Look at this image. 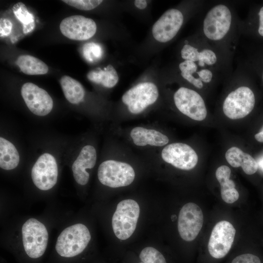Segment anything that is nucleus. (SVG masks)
<instances>
[{
  "label": "nucleus",
  "instance_id": "obj_1",
  "mask_svg": "<svg viewBox=\"0 0 263 263\" xmlns=\"http://www.w3.org/2000/svg\"><path fill=\"white\" fill-rule=\"evenodd\" d=\"M91 238L89 230L82 224H76L65 228L57 237L55 249L57 255L66 259L81 255Z\"/></svg>",
  "mask_w": 263,
  "mask_h": 263
},
{
  "label": "nucleus",
  "instance_id": "obj_2",
  "mask_svg": "<svg viewBox=\"0 0 263 263\" xmlns=\"http://www.w3.org/2000/svg\"><path fill=\"white\" fill-rule=\"evenodd\" d=\"M140 214L138 204L129 199L120 201L113 216L112 225L116 237L121 240L129 239L134 232Z\"/></svg>",
  "mask_w": 263,
  "mask_h": 263
},
{
  "label": "nucleus",
  "instance_id": "obj_3",
  "mask_svg": "<svg viewBox=\"0 0 263 263\" xmlns=\"http://www.w3.org/2000/svg\"><path fill=\"white\" fill-rule=\"evenodd\" d=\"M22 244L26 255L33 260L41 258L47 248L48 233L45 225L35 218H30L21 228Z\"/></svg>",
  "mask_w": 263,
  "mask_h": 263
},
{
  "label": "nucleus",
  "instance_id": "obj_4",
  "mask_svg": "<svg viewBox=\"0 0 263 263\" xmlns=\"http://www.w3.org/2000/svg\"><path fill=\"white\" fill-rule=\"evenodd\" d=\"M97 176L103 185L116 188L132 184L135 178V172L132 167L128 163L108 160L100 165Z\"/></svg>",
  "mask_w": 263,
  "mask_h": 263
},
{
  "label": "nucleus",
  "instance_id": "obj_5",
  "mask_svg": "<svg viewBox=\"0 0 263 263\" xmlns=\"http://www.w3.org/2000/svg\"><path fill=\"white\" fill-rule=\"evenodd\" d=\"M255 103L252 91L246 86L240 87L226 96L223 103V112L230 119L242 118L252 112Z\"/></svg>",
  "mask_w": 263,
  "mask_h": 263
},
{
  "label": "nucleus",
  "instance_id": "obj_6",
  "mask_svg": "<svg viewBox=\"0 0 263 263\" xmlns=\"http://www.w3.org/2000/svg\"><path fill=\"white\" fill-rule=\"evenodd\" d=\"M156 86L151 82L139 83L127 91L122 96V102L132 113L142 112L148 106L153 104L158 97Z\"/></svg>",
  "mask_w": 263,
  "mask_h": 263
},
{
  "label": "nucleus",
  "instance_id": "obj_7",
  "mask_svg": "<svg viewBox=\"0 0 263 263\" xmlns=\"http://www.w3.org/2000/svg\"><path fill=\"white\" fill-rule=\"evenodd\" d=\"M231 20V13L226 6H215L208 12L204 20L205 36L213 40L222 39L230 29Z\"/></svg>",
  "mask_w": 263,
  "mask_h": 263
},
{
  "label": "nucleus",
  "instance_id": "obj_8",
  "mask_svg": "<svg viewBox=\"0 0 263 263\" xmlns=\"http://www.w3.org/2000/svg\"><path fill=\"white\" fill-rule=\"evenodd\" d=\"M236 233L233 225L226 221L217 223L213 227L208 243L210 255L216 259L224 258L230 250Z\"/></svg>",
  "mask_w": 263,
  "mask_h": 263
},
{
  "label": "nucleus",
  "instance_id": "obj_9",
  "mask_svg": "<svg viewBox=\"0 0 263 263\" xmlns=\"http://www.w3.org/2000/svg\"><path fill=\"white\" fill-rule=\"evenodd\" d=\"M203 214L196 204L189 202L181 208L178 219V230L184 240H194L199 233L203 224Z\"/></svg>",
  "mask_w": 263,
  "mask_h": 263
},
{
  "label": "nucleus",
  "instance_id": "obj_10",
  "mask_svg": "<svg viewBox=\"0 0 263 263\" xmlns=\"http://www.w3.org/2000/svg\"><path fill=\"white\" fill-rule=\"evenodd\" d=\"M174 101L177 108L184 114L197 121L203 120L207 111L201 96L194 90L180 88L174 94Z\"/></svg>",
  "mask_w": 263,
  "mask_h": 263
},
{
  "label": "nucleus",
  "instance_id": "obj_11",
  "mask_svg": "<svg viewBox=\"0 0 263 263\" xmlns=\"http://www.w3.org/2000/svg\"><path fill=\"white\" fill-rule=\"evenodd\" d=\"M57 176L58 168L56 159L48 153L40 155L32 169L33 182L42 190L52 188L56 183Z\"/></svg>",
  "mask_w": 263,
  "mask_h": 263
},
{
  "label": "nucleus",
  "instance_id": "obj_12",
  "mask_svg": "<svg viewBox=\"0 0 263 263\" xmlns=\"http://www.w3.org/2000/svg\"><path fill=\"white\" fill-rule=\"evenodd\" d=\"M161 156L166 162L183 170L194 168L198 159L195 150L189 145L182 143L167 145L163 149Z\"/></svg>",
  "mask_w": 263,
  "mask_h": 263
},
{
  "label": "nucleus",
  "instance_id": "obj_13",
  "mask_svg": "<svg viewBox=\"0 0 263 263\" xmlns=\"http://www.w3.org/2000/svg\"><path fill=\"white\" fill-rule=\"evenodd\" d=\"M21 94L28 108L37 115H46L53 109L52 97L45 90L34 83H24L21 88Z\"/></svg>",
  "mask_w": 263,
  "mask_h": 263
},
{
  "label": "nucleus",
  "instance_id": "obj_14",
  "mask_svg": "<svg viewBox=\"0 0 263 263\" xmlns=\"http://www.w3.org/2000/svg\"><path fill=\"white\" fill-rule=\"evenodd\" d=\"M59 28L64 36L76 40L90 38L94 36L97 28L94 20L80 15L65 18L61 21Z\"/></svg>",
  "mask_w": 263,
  "mask_h": 263
},
{
  "label": "nucleus",
  "instance_id": "obj_15",
  "mask_svg": "<svg viewBox=\"0 0 263 263\" xmlns=\"http://www.w3.org/2000/svg\"><path fill=\"white\" fill-rule=\"evenodd\" d=\"M183 20V15L179 10H168L153 25L152 33L154 38L160 42L170 40L181 28Z\"/></svg>",
  "mask_w": 263,
  "mask_h": 263
},
{
  "label": "nucleus",
  "instance_id": "obj_16",
  "mask_svg": "<svg viewBox=\"0 0 263 263\" xmlns=\"http://www.w3.org/2000/svg\"><path fill=\"white\" fill-rule=\"evenodd\" d=\"M96 161L95 148L91 145L83 147L72 166L74 179L78 184L84 186L87 184L89 174L86 169L93 168Z\"/></svg>",
  "mask_w": 263,
  "mask_h": 263
},
{
  "label": "nucleus",
  "instance_id": "obj_17",
  "mask_svg": "<svg viewBox=\"0 0 263 263\" xmlns=\"http://www.w3.org/2000/svg\"><path fill=\"white\" fill-rule=\"evenodd\" d=\"M134 144L138 146L147 145L161 147L169 142V138L160 132L137 127L132 129L130 133Z\"/></svg>",
  "mask_w": 263,
  "mask_h": 263
},
{
  "label": "nucleus",
  "instance_id": "obj_18",
  "mask_svg": "<svg viewBox=\"0 0 263 263\" xmlns=\"http://www.w3.org/2000/svg\"><path fill=\"white\" fill-rule=\"evenodd\" d=\"M225 157L228 163L233 167H241L247 174L255 173L258 169L257 161L250 155L244 152L239 148L232 147L226 152Z\"/></svg>",
  "mask_w": 263,
  "mask_h": 263
},
{
  "label": "nucleus",
  "instance_id": "obj_19",
  "mask_svg": "<svg viewBox=\"0 0 263 263\" xmlns=\"http://www.w3.org/2000/svg\"><path fill=\"white\" fill-rule=\"evenodd\" d=\"M230 168L225 165L218 168L215 172L216 177L221 185L222 198L228 204L236 202L239 197L234 182L230 179Z\"/></svg>",
  "mask_w": 263,
  "mask_h": 263
},
{
  "label": "nucleus",
  "instance_id": "obj_20",
  "mask_svg": "<svg viewBox=\"0 0 263 263\" xmlns=\"http://www.w3.org/2000/svg\"><path fill=\"white\" fill-rule=\"evenodd\" d=\"M60 83L64 95L70 103L77 104L83 100L85 90L77 80L69 76L63 75L60 78Z\"/></svg>",
  "mask_w": 263,
  "mask_h": 263
},
{
  "label": "nucleus",
  "instance_id": "obj_21",
  "mask_svg": "<svg viewBox=\"0 0 263 263\" xmlns=\"http://www.w3.org/2000/svg\"><path fill=\"white\" fill-rule=\"evenodd\" d=\"M19 162V155L15 146L10 141L0 137V167L4 170L16 168Z\"/></svg>",
  "mask_w": 263,
  "mask_h": 263
},
{
  "label": "nucleus",
  "instance_id": "obj_22",
  "mask_svg": "<svg viewBox=\"0 0 263 263\" xmlns=\"http://www.w3.org/2000/svg\"><path fill=\"white\" fill-rule=\"evenodd\" d=\"M87 76L90 81L109 88L114 87L119 79L116 71L111 65H108L103 70L98 68L92 70Z\"/></svg>",
  "mask_w": 263,
  "mask_h": 263
},
{
  "label": "nucleus",
  "instance_id": "obj_23",
  "mask_svg": "<svg viewBox=\"0 0 263 263\" xmlns=\"http://www.w3.org/2000/svg\"><path fill=\"white\" fill-rule=\"evenodd\" d=\"M16 64L22 72L28 75H44L49 70L48 66L44 62L30 55L19 56Z\"/></svg>",
  "mask_w": 263,
  "mask_h": 263
},
{
  "label": "nucleus",
  "instance_id": "obj_24",
  "mask_svg": "<svg viewBox=\"0 0 263 263\" xmlns=\"http://www.w3.org/2000/svg\"><path fill=\"white\" fill-rule=\"evenodd\" d=\"M13 11L16 18L22 23L24 34H27L34 30L35 27L34 17L23 3L19 2L16 3L13 6Z\"/></svg>",
  "mask_w": 263,
  "mask_h": 263
},
{
  "label": "nucleus",
  "instance_id": "obj_25",
  "mask_svg": "<svg viewBox=\"0 0 263 263\" xmlns=\"http://www.w3.org/2000/svg\"><path fill=\"white\" fill-rule=\"evenodd\" d=\"M179 67L184 78L197 88L201 89L203 87L202 81L193 75L197 70V66L195 62L185 60L180 63Z\"/></svg>",
  "mask_w": 263,
  "mask_h": 263
},
{
  "label": "nucleus",
  "instance_id": "obj_26",
  "mask_svg": "<svg viewBox=\"0 0 263 263\" xmlns=\"http://www.w3.org/2000/svg\"><path fill=\"white\" fill-rule=\"evenodd\" d=\"M139 258L143 263H167L163 254L156 248L150 246L141 250Z\"/></svg>",
  "mask_w": 263,
  "mask_h": 263
},
{
  "label": "nucleus",
  "instance_id": "obj_27",
  "mask_svg": "<svg viewBox=\"0 0 263 263\" xmlns=\"http://www.w3.org/2000/svg\"><path fill=\"white\" fill-rule=\"evenodd\" d=\"M82 50L84 58L91 62L99 59L103 54V50L100 45L94 42L85 44Z\"/></svg>",
  "mask_w": 263,
  "mask_h": 263
},
{
  "label": "nucleus",
  "instance_id": "obj_28",
  "mask_svg": "<svg viewBox=\"0 0 263 263\" xmlns=\"http://www.w3.org/2000/svg\"><path fill=\"white\" fill-rule=\"evenodd\" d=\"M62 1L70 6L82 10H92L103 1L101 0H63Z\"/></svg>",
  "mask_w": 263,
  "mask_h": 263
},
{
  "label": "nucleus",
  "instance_id": "obj_29",
  "mask_svg": "<svg viewBox=\"0 0 263 263\" xmlns=\"http://www.w3.org/2000/svg\"><path fill=\"white\" fill-rule=\"evenodd\" d=\"M199 65L203 67L205 64L211 65L217 61V57L212 51L209 49H204L199 52Z\"/></svg>",
  "mask_w": 263,
  "mask_h": 263
},
{
  "label": "nucleus",
  "instance_id": "obj_30",
  "mask_svg": "<svg viewBox=\"0 0 263 263\" xmlns=\"http://www.w3.org/2000/svg\"><path fill=\"white\" fill-rule=\"evenodd\" d=\"M182 57L185 60H189L193 62L199 60V55L197 48L188 44H185L181 50Z\"/></svg>",
  "mask_w": 263,
  "mask_h": 263
},
{
  "label": "nucleus",
  "instance_id": "obj_31",
  "mask_svg": "<svg viewBox=\"0 0 263 263\" xmlns=\"http://www.w3.org/2000/svg\"><path fill=\"white\" fill-rule=\"evenodd\" d=\"M231 263H261L260 258L251 253H244L236 256Z\"/></svg>",
  "mask_w": 263,
  "mask_h": 263
},
{
  "label": "nucleus",
  "instance_id": "obj_32",
  "mask_svg": "<svg viewBox=\"0 0 263 263\" xmlns=\"http://www.w3.org/2000/svg\"><path fill=\"white\" fill-rule=\"evenodd\" d=\"M12 23L8 19L2 18L0 19V37L9 36L12 28Z\"/></svg>",
  "mask_w": 263,
  "mask_h": 263
},
{
  "label": "nucleus",
  "instance_id": "obj_33",
  "mask_svg": "<svg viewBox=\"0 0 263 263\" xmlns=\"http://www.w3.org/2000/svg\"><path fill=\"white\" fill-rule=\"evenodd\" d=\"M199 78L205 83L210 82L212 78V72L208 69H202L197 73Z\"/></svg>",
  "mask_w": 263,
  "mask_h": 263
},
{
  "label": "nucleus",
  "instance_id": "obj_34",
  "mask_svg": "<svg viewBox=\"0 0 263 263\" xmlns=\"http://www.w3.org/2000/svg\"><path fill=\"white\" fill-rule=\"evenodd\" d=\"M259 16V26L258 28V32L261 36L263 37V6L260 10Z\"/></svg>",
  "mask_w": 263,
  "mask_h": 263
},
{
  "label": "nucleus",
  "instance_id": "obj_35",
  "mask_svg": "<svg viewBox=\"0 0 263 263\" xmlns=\"http://www.w3.org/2000/svg\"><path fill=\"white\" fill-rule=\"evenodd\" d=\"M135 6L140 9H144L147 6V1L145 0H136L134 1Z\"/></svg>",
  "mask_w": 263,
  "mask_h": 263
},
{
  "label": "nucleus",
  "instance_id": "obj_36",
  "mask_svg": "<svg viewBox=\"0 0 263 263\" xmlns=\"http://www.w3.org/2000/svg\"><path fill=\"white\" fill-rule=\"evenodd\" d=\"M255 138L260 142H263V127L260 132L255 135Z\"/></svg>",
  "mask_w": 263,
  "mask_h": 263
},
{
  "label": "nucleus",
  "instance_id": "obj_37",
  "mask_svg": "<svg viewBox=\"0 0 263 263\" xmlns=\"http://www.w3.org/2000/svg\"><path fill=\"white\" fill-rule=\"evenodd\" d=\"M257 162L258 165V167H259L260 169L263 171V157L260 158L258 160V161Z\"/></svg>",
  "mask_w": 263,
  "mask_h": 263
},
{
  "label": "nucleus",
  "instance_id": "obj_38",
  "mask_svg": "<svg viewBox=\"0 0 263 263\" xmlns=\"http://www.w3.org/2000/svg\"></svg>",
  "mask_w": 263,
  "mask_h": 263
},
{
  "label": "nucleus",
  "instance_id": "obj_39",
  "mask_svg": "<svg viewBox=\"0 0 263 263\" xmlns=\"http://www.w3.org/2000/svg\"><path fill=\"white\" fill-rule=\"evenodd\" d=\"M143 263L141 262V263Z\"/></svg>",
  "mask_w": 263,
  "mask_h": 263
}]
</instances>
